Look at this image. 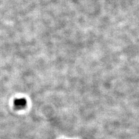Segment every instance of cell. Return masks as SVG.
I'll list each match as a JSON object with an SVG mask.
<instances>
[{"label": "cell", "mask_w": 139, "mask_h": 139, "mask_svg": "<svg viewBox=\"0 0 139 139\" xmlns=\"http://www.w3.org/2000/svg\"><path fill=\"white\" fill-rule=\"evenodd\" d=\"M14 105L15 107L20 109L23 108L26 105V100L24 99H18L14 101Z\"/></svg>", "instance_id": "6da1fadb"}]
</instances>
